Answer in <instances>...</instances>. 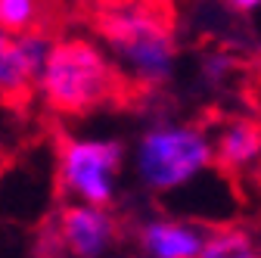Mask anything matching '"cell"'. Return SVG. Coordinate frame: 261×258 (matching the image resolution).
<instances>
[{
	"label": "cell",
	"mask_w": 261,
	"mask_h": 258,
	"mask_svg": "<svg viewBox=\"0 0 261 258\" xmlns=\"http://www.w3.org/2000/svg\"><path fill=\"white\" fill-rule=\"evenodd\" d=\"M38 93L59 115H87L93 109L130 100L137 90L100 47L87 38H59L38 78Z\"/></svg>",
	"instance_id": "2"
},
{
	"label": "cell",
	"mask_w": 261,
	"mask_h": 258,
	"mask_svg": "<svg viewBox=\"0 0 261 258\" xmlns=\"http://www.w3.org/2000/svg\"><path fill=\"white\" fill-rule=\"evenodd\" d=\"M4 168H7V156L0 152V177H4Z\"/></svg>",
	"instance_id": "12"
},
{
	"label": "cell",
	"mask_w": 261,
	"mask_h": 258,
	"mask_svg": "<svg viewBox=\"0 0 261 258\" xmlns=\"http://www.w3.org/2000/svg\"><path fill=\"white\" fill-rule=\"evenodd\" d=\"M252 255H255V246H252L249 230H243V227L212 230L199 252V258H252Z\"/></svg>",
	"instance_id": "10"
},
{
	"label": "cell",
	"mask_w": 261,
	"mask_h": 258,
	"mask_svg": "<svg viewBox=\"0 0 261 258\" xmlns=\"http://www.w3.org/2000/svg\"><path fill=\"white\" fill-rule=\"evenodd\" d=\"M53 224L62 249H69L75 258H100L115 237L112 215L96 205H62Z\"/></svg>",
	"instance_id": "5"
},
{
	"label": "cell",
	"mask_w": 261,
	"mask_h": 258,
	"mask_svg": "<svg viewBox=\"0 0 261 258\" xmlns=\"http://www.w3.org/2000/svg\"><path fill=\"white\" fill-rule=\"evenodd\" d=\"M93 4H106V0H93Z\"/></svg>",
	"instance_id": "13"
},
{
	"label": "cell",
	"mask_w": 261,
	"mask_h": 258,
	"mask_svg": "<svg viewBox=\"0 0 261 258\" xmlns=\"http://www.w3.org/2000/svg\"><path fill=\"white\" fill-rule=\"evenodd\" d=\"M41 69L25 56L19 35L0 28V96L10 106H25L31 100V93L38 90Z\"/></svg>",
	"instance_id": "8"
},
{
	"label": "cell",
	"mask_w": 261,
	"mask_h": 258,
	"mask_svg": "<svg viewBox=\"0 0 261 258\" xmlns=\"http://www.w3.org/2000/svg\"><path fill=\"white\" fill-rule=\"evenodd\" d=\"M205 240L208 234L199 224L168 221V218L149 221L140 230V246L146 249L149 258H199Z\"/></svg>",
	"instance_id": "7"
},
{
	"label": "cell",
	"mask_w": 261,
	"mask_h": 258,
	"mask_svg": "<svg viewBox=\"0 0 261 258\" xmlns=\"http://www.w3.org/2000/svg\"><path fill=\"white\" fill-rule=\"evenodd\" d=\"M212 140L193 124H165L143 134L137 146V174L155 190L168 193L212 168Z\"/></svg>",
	"instance_id": "3"
},
{
	"label": "cell",
	"mask_w": 261,
	"mask_h": 258,
	"mask_svg": "<svg viewBox=\"0 0 261 258\" xmlns=\"http://www.w3.org/2000/svg\"><path fill=\"white\" fill-rule=\"evenodd\" d=\"M0 28L10 35L25 31H47L41 0H0Z\"/></svg>",
	"instance_id": "9"
},
{
	"label": "cell",
	"mask_w": 261,
	"mask_h": 258,
	"mask_svg": "<svg viewBox=\"0 0 261 258\" xmlns=\"http://www.w3.org/2000/svg\"><path fill=\"white\" fill-rule=\"evenodd\" d=\"M230 7L240 10V13H252V10L261 7V0H230Z\"/></svg>",
	"instance_id": "11"
},
{
	"label": "cell",
	"mask_w": 261,
	"mask_h": 258,
	"mask_svg": "<svg viewBox=\"0 0 261 258\" xmlns=\"http://www.w3.org/2000/svg\"><path fill=\"white\" fill-rule=\"evenodd\" d=\"M215 168L227 177H246L261 171V118H230L221 124L212 143Z\"/></svg>",
	"instance_id": "6"
},
{
	"label": "cell",
	"mask_w": 261,
	"mask_h": 258,
	"mask_svg": "<svg viewBox=\"0 0 261 258\" xmlns=\"http://www.w3.org/2000/svg\"><path fill=\"white\" fill-rule=\"evenodd\" d=\"M121 143L65 140L59 149V187L75 193L84 205L106 209L112 202V177L121 165Z\"/></svg>",
	"instance_id": "4"
},
{
	"label": "cell",
	"mask_w": 261,
	"mask_h": 258,
	"mask_svg": "<svg viewBox=\"0 0 261 258\" xmlns=\"http://www.w3.org/2000/svg\"><path fill=\"white\" fill-rule=\"evenodd\" d=\"M252 258H258V255H252Z\"/></svg>",
	"instance_id": "14"
},
{
	"label": "cell",
	"mask_w": 261,
	"mask_h": 258,
	"mask_svg": "<svg viewBox=\"0 0 261 258\" xmlns=\"http://www.w3.org/2000/svg\"><path fill=\"white\" fill-rule=\"evenodd\" d=\"M93 28L115 56L124 78L140 87L165 84L174 69V19L168 0L93 4Z\"/></svg>",
	"instance_id": "1"
}]
</instances>
